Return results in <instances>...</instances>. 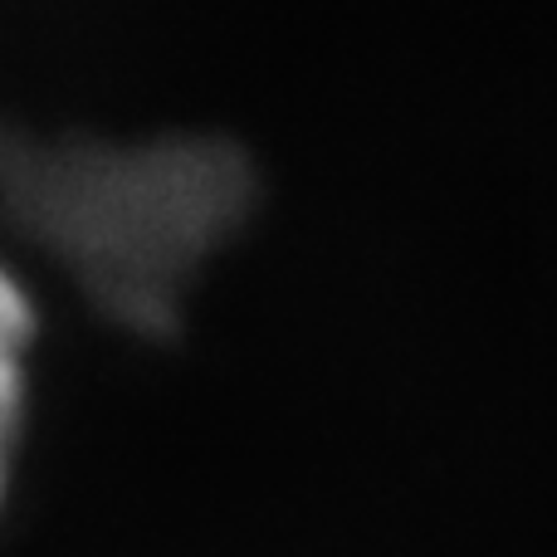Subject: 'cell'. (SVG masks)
I'll return each mask as SVG.
<instances>
[{
    "instance_id": "obj_2",
    "label": "cell",
    "mask_w": 557,
    "mask_h": 557,
    "mask_svg": "<svg viewBox=\"0 0 557 557\" xmlns=\"http://www.w3.org/2000/svg\"><path fill=\"white\" fill-rule=\"evenodd\" d=\"M29 327H35V318H29L25 294L0 270V480H5V445L20 411V362H25Z\"/></svg>"
},
{
    "instance_id": "obj_1",
    "label": "cell",
    "mask_w": 557,
    "mask_h": 557,
    "mask_svg": "<svg viewBox=\"0 0 557 557\" xmlns=\"http://www.w3.org/2000/svg\"><path fill=\"white\" fill-rule=\"evenodd\" d=\"M250 186V162L206 137L147 147L0 137V196L15 221L133 327L176 323Z\"/></svg>"
}]
</instances>
